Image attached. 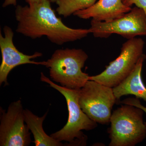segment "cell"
Listing matches in <instances>:
<instances>
[{
  "label": "cell",
  "mask_w": 146,
  "mask_h": 146,
  "mask_svg": "<svg viewBox=\"0 0 146 146\" xmlns=\"http://www.w3.org/2000/svg\"><path fill=\"white\" fill-rule=\"evenodd\" d=\"M50 2L45 0L31 5L17 6L16 31L33 39L46 36L58 45L80 40L91 33L89 29H72L65 25L56 15Z\"/></svg>",
  "instance_id": "obj_1"
},
{
  "label": "cell",
  "mask_w": 146,
  "mask_h": 146,
  "mask_svg": "<svg viewBox=\"0 0 146 146\" xmlns=\"http://www.w3.org/2000/svg\"><path fill=\"white\" fill-rule=\"evenodd\" d=\"M41 80L48 84L50 86L59 91L65 97L68 105L69 117L64 127L50 136L60 142L65 141L69 145L85 146L87 137L82 130L89 131L97 127V123L91 120L82 111L79 104L80 90L69 89L54 83L41 73Z\"/></svg>",
  "instance_id": "obj_2"
},
{
  "label": "cell",
  "mask_w": 146,
  "mask_h": 146,
  "mask_svg": "<svg viewBox=\"0 0 146 146\" xmlns=\"http://www.w3.org/2000/svg\"><path fill=\"white\" fill-rule=\"evenodd\" d=\"M88 56L80 49H60L55 51L45 66L50 70L53 81L69 89L80 90L89 80L88 74L83 72Z\"/></svg>",
  "instance_id": "obj_3"
},
{
  "label": "cell",
  "mask_w": 146,
  "mask_h": 146,
  "mask_svg": "<svg viewBox=\"0 0 146 146\" xmlns=\"http://www.w3.org/2000/svg\"><path fill=\"white\" fill-rule=\"evenodd\" d=\"M122 105L112 112L108 130L109 146H134L146 137L144 112L139 108Z\"/></svg>",
  "instance_id": "obj_4"
},
{
  "label": "cell",
  "mask_w": 146,
  "mask_h": 146,
  "mask_svg": "<svg viewBox=\"0 0 146 146\" xmlns=\"http://www.w3.org/2000/svg\"><path fill=\"white\" fill-rule=\"evenodd\" d=\"M145 42L140 38L128 39L123 44L119 56L106 66L102 72L91 76L94 80L109 87L117 86L127 77L136 67L143 52Z\"/></svg>",
  "instance_id": "obj_5"
},
{
  "label": "cell",
  "mask_w": 146,
  "mask_h": 146,
  "mask_svg": "<svg viewBox=\"0 0 146 146\" xmlns=\"http://www.w3.org/2000/svg\"><path fill=\"white\" fill-rule=\"evenodd\" d=\"M117 102L112 87L94 80H88L80 90L79 104L82 111L102 125L110 123L112 108Z\"/></svg>",
  "instance_id": "obj_6"
},
{
  "label": "cell",
  "mask_w": 146,
  "mask_h": 146,
  "mask_svg": "<svg viewBox=\"0 0 146 146\" xmlns=\"http://www.w3.org/2000/svg\"><path fill=\"white\" fill-rule=\"evenodd\" d=\"M94 36L107 38L112 34L127 39L146 35V14L143 9L135 7L120 18L109 22L92 19L89 29Z\"/></svg>",
  "instance_id": "obj_7"
},
{
  "label": "cell",
  "mask_w": 146,
  "mask_h": 146,
  "mask_svg": "<svg viewBox=\"0 0 146 146\" xmlns=\"http://www.w3.org/2000/svg\"><path fill=\"white\" fill-rule=\"evenodd\" d=\"M0 146H27L32 142L31 133L25 124L22 102L9 105L7 111L1 108Z\"/></svg>",
  "instance_id": "obj_8"
},
{
  "label": "cell",
  "mask_w": 146,
  "mask_h": 146,
  "mask_svg": "<svg viewBox=\"0 0 146 146\" xmlns=\"http://www.w3.org/2000/svg\"><path fill=\"white\" fill-rule=\"evenodd\" d=\"M4 36L0 33V48L1 51V64L0 66V84L5 83L8 85L7 76L11 71L17 66L23 64H31L45 66L46 61L36 62L31 59L42 56V53L36 52L29 55L19 51L14 45L13 36L14 33L9 27H4Z\"/></svg>",
  "instance_id": "obj_9"
},
{
  "label": "cell",
  "mask_w": 146,
  "mask_h": 146,
  "mask_svg": "<svg viewBox=\"0 0 146 146\" xmlns=\"http://www.w3.org/2000/svg\"><path fill=\"white\" fill-rule=\"evenodd\" d=\"M131 7L124 4L122 0H99L89 8L79 11L73 15L79 18H92L97 21L109 22L130 11Z\"/></svg>",
  "instance_id": "obj_10"
},
{
  "label": "cell",
  "mask_w": 146,
  "mask_h": 146,
  "mask_svg": "<svg viewBox=\"0 0 146 146\" xmlns=\"http://www.w3.org/2000/svg\"><path fill=\"white\" fill-rule=\"evenodd\" d=\"M146 59V56L143 54L130 74L117 86L112 88L117 102L122 97L129 95H133L146 102V87L141 76L143 64Z\"/></svg>",
  "instance_id": "obj_11"
},
{
  "label": "cell",
  "mask_w": 146,
  "mask_h": 146,
  "mask_svg": "<svg viewBox=\"0 0 146 146\" xmlns=\"http://www.w3.org/2000/svg\"><path fill=\"white\" fill-rule=\"evenodd\" d=\"M24 117L30 130L34 138V143L36 146H62L61 142L47 135L43 128V123L46 117L48 112L39 117L34 115L28 109H24Z\"/></svg>",
  "instance_id": "obj_12"
},
{
  "label": "cell",
  "mask_w": 146,
  "mask_h": 146,
  "mask_svg": "<svg viewBox=\"0 0 146 146\" xmlns=\"http://www.w3.org/2000/svg\"><path fill=\"white\" fill-rule=\"evenodd\" d=\"M97 0H56V11L58 15L65 18L70 16L79 11L91 7Z\"/></svg>",
  "instance_id": "obj_13"
},
{
  "label": "cell",
  "mask_w": 146,
  "mask_h": 146,
  "mask_svg": "<svg viewBox=\"0 0 146 146\" xmlns=\"http://www.w3.org/2000/svg\"><path fill=\"white\" fill-rule=\"evenodd\" d=\"M119 103L122 104H126L133 106L139 108L143 110L146 114V107L141 104L139 99L137 98H129L125 99L122 101L119 102ZM146 124V122H145Z\"/></svg>",
  "instance_id": "obj_14"
},
{
  "label": "cell",
  "mask_w": 146,
  "mask_h": 146,
  "mask_svg": "<svg viewBox=\"0 0 146 146\" xmlns=\"http://www.w3.org/2000/svg\"><path fill=\"white\" fill-rule=\"evenodd\" d=\"M124 4L128 7L135 4L137 7L143 9L146 14V0H122Z\"/></svg>",
  "instance_id": "obj_15"
},
{
  "label": "cell",
  "mask_w": 146,
  "mask_h": 146,
  "mask_svg": "<svg viewBox=\"0 0 146 146\" xmlns=\"http://www.w3.org/2000/svg\"><path fill=\"white\" fill-rule=\"evenodd\" d=\"M10 5H16V0H5L3 5V7H5Z\"/></svg>",
  "instance_id": "obj_16"
},
{
  "label": "cell",
  "mask_w": 146,
  "mask_h": 146,
  "mask_svg": "<svg viewBox=\"0 0 146 146\" xmlns=\"http://www.w3.org/2000/svg\"><path fill=\"white\" fill-rule=\"evenodd\" d=\"M25 1L28 3L29 5H31L34 4L42 2L45 0H25Z\"/></svg>",
  "instance_id": "obj_17"
},
{
  "label": "cell",
  "mask_w": 146,
  "mask_h": 146,
  "mask_svg": "<svg viewBox=\"0 0 146 146\" xmlns=\"http://www.w3.org/2000/svg\"><path fill=\"white\" fill-rule=\"evenodd\" d=\"M50 1L52 3H55L56 1V0H50Z\"/></svg>",
  "instance_id": "obj_18"
}]
</instances>
